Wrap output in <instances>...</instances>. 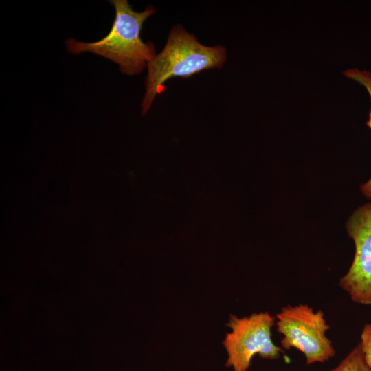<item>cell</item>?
I'll use <instances>...</instances> for the list:
<instances>
[{"instance_id":"obj_1","label":"cell","mask_w":371,"mask_h":371,"mask_svg":"<svg viewBox=\"0 0 371 371\" xmlns=\"http://www.w3.org/2000/svg\"><path fill=\"white\" fill-rule=\"evenodd\" d=\"M109 2L115 8V17L108 34L91 43L69 38L65 41L67 49L72 54L89 52L103 56L117 63L123 74H139L157 54L153 43L141 38L143 24L155 10L148 6L138 12L126 0Z\"/></svg>"},{"instance_id":"obj_2","label":"cell","mask_w":371,"mask_h":371,"mask_svg":"<svg viewBox=\"0 0 371 371\" xmlns=\"http://www.w3.org/2000/svg\"><path fill=\"white\" fill-rule=\"evenodd\" d=\"M227 59L221 45H202L181 25L174 26L161 50L148 63L142 114L151 107L155 97L164 91V83L173 77L188 78L202 71L221 68Z\"/></svg>"},{"instance_id":"obj_3","label":"cell","mask_w":371,"mask_h":371,"mask_svg":"<svg viewBox=\"0 0 371 371\" xmlns=\"http://www.w3.org/2000/svg\"><path fill=\"white\" fill-rule=\"evenodd\" d=\"M277 331L282 335L284 350L296 348L304 354L307 365L324 363L335 355V349L326 332L328 324L322 310L308 304L283 306L276 316Z\"/></svg>"},{"instance_id":"obj_4","label":"cell","mask_w":371,"mask_h":371,"mask_svg":"<svg viewBox=\"0 0 371 371\" xmlns=\"http://www.w3.org/2000/svg\"><path fill=\"white\" fill-rule=\"evenodd\" d=\"M275 324L276 317L269 312L243 317L230 314L226 326L231 331L223 341L227 354L225 366L232 371H248L256 355L265 359H279L284 351L272 341L271 328Z\"/></svg>"},{"instance_id":"obj_5","label":"cell","mask_w":371,"mask_h":371,"mask_svg":"<svg viewBox=\"0 0 371 371\" xmlns=\"http://www.w3.org/2000/svg\"><path fill=\"white\" fill-rule=\"evenodd\" d=\"M355 252L352 262L339 281V287L358 304L371 305V203L356 210L346 223Z\"/></svg>"},{"instance_id":"obj_6","label":"cell","mask_w":371,"mask_h":371,"mask_svg":"<svg viewBox=\"0 0 371 371\" xmlns=\"http://www.w3.org/2000/svg\"><path fill=\"white\" fill-rule=\"evenodd\" d=\"M344 74L353 80L362 85L368 92L371 99V72L366 70L361 71L358 69H350L344 72ZM366 125L371 129V107L369 113V120ZM361 190L363 194L368 198L371 199V179L366 183L361 185Z\"/></svg>"},{"instance_id":"obj_7","label":"cell","mask_w":371,"mask_h":371,"mask_svg":"<svg viewBox=\"0 0 371 371\" xmlns=\"http://www.w3.org/2000/svg\"><path fill=\"white\" fill-rule=\"evenodd\" d=\"M330 371H371V370L366 363L360 345L358 344Z\"/></svg>"},{"instance_id":"obj_8","label":"cell","mask_w":371,"mask_h":371,"mask_svg":"<svg viewBox=\"0 0 371 371\" xmlns=\"http://www.w3.org/2000/svg\"><path fill=\"white\" fill-rule=\"evenodd\" d=\"M359 344L366 363L371 370V324H366L363 326Z\"/></svg>"}]
</instances>
